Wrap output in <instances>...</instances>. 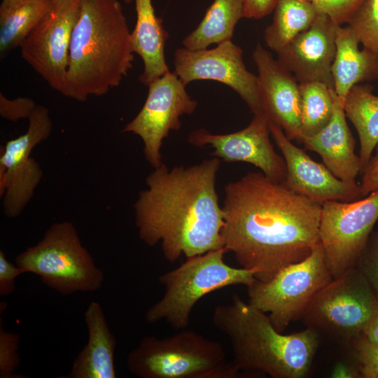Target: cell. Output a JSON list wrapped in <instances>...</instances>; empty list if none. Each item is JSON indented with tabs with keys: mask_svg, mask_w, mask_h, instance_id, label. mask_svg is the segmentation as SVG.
Instances as JSON below:
<instances>
[{
	"mask_svg": "<svg viewBox=\"0 0 378 378\" xmlns=\"http://www.w3.org/2000/svg\"><path fill=\"white\" fill-rule=\"evenodd\" d=\"M221 205L223 246L257 280L271 279L319 244L322 204L261 172L227 183Z\"/></svg>",
	"mask_w": 378,
	"mask_h": 378,
	"instance_id": "1",
	"label": "cell"
},
{
	"mask_svg": "<svg viewBox=\"0 0 378 378\" xmlns=\"http://www.w3.org/2000/svg\"><path fill=\"white\" fill-rule=\"evenodd\" d=\"M221 160L213 156L190 166L162 163L147 176L133 204L135 225L148 246L160 243L174 262L223 246V212L216 190Z\"/></svg>",
	"mask_w": 378,
	"mask_h": 378,
	"instance_id": "2",
	"label": "cell"
},
{
	"mask_svg": "<svg viewBox=\"0 0 378 378\" xmlns=\"http://www.w3.org/2000/svg\"><path fill=\"white\" fill-rule=\"evenodd\" d=\"M131 31L118 0H81L64 96L80 102L120 85L132 68Z\"/></svg>",
	"mask_w": 378,
	"mask_h": 378,
	"instance_id": "3",
	"label": "cell"
},
{
	"mask_svg": "<svg viewBox=\"0 0 378 378\" xmlns=\"http://www.w3.org/2000/svg\"><path fill=\"white\" fill-rule=\"evenodd\" d=\"M214 326L229 340L232 363L239 371L256 372L272 378H302L312 365L321 337L314 330L284 335L267 314L238 295L214 310Z\"/></svg>",
	"mask_w": 378,
	"mask_h": 378,
	"instance_id": "4",
	"label": "cell"
},
{
	"mask_svg": "<svg viewBox=\"0 0 378 378\" xmlns=\"http://www.w3.org/2000/svg\"><path fill=\"white\" fill-rule=\"evenodd\" d=\"M127 366L140 378H234L240 372L219 342L185 329L164 338L144 337L128 354Z\"/></svg>",
	"mask_w": 378,
	"mask_h": 378,
	"instance_id": "5",
	"label": "cell"
},
{
	"mask_svg": "<svg viewBox=\"0 0 378 378\" xmlns=\"http://www.w3.org/2000/svg\"><path fill=\"white\" fill-rule=\"evenodd\" d=\"M224 247L187 258L178 267L164 273L159 282L164 292L147 310L148 323L164 321L176 330L186 329L197 302L206 295L223 288L244 285L255 281V271L228 265L224 260Z\"/></svg>",
	"mask_w": 378,
	"mask_h": 378,
	"instance_id": "6",
	"label": "cell"
},
{
	"mask_svg": "<svg viewBox=\"0 0 378 378\" xmlns=\"http://www.w3.org/2000/svg\"><path fill=\"white\" fill-rule=\"evenodd\" d=\"M15 264L62 295L97 291L104 281V272L67 220L52 223L37 244L16 256Z\"/></svg>",
	"mask_w": 378,
	"mask_h": 378,
	"instance_id": "7",
	"label": "cell"
},
{
	"mask_svg": "<svg viewBox=\"0 0 378 378\" xmlns=\"http://www.w3.org/2000/svg\"><path fill=\"white\" fill-rule=\"evenodd\" d=\"M378 316V298L362 273L352 267L316 295L302 319L307 328L349 345Z\"/></svg>",
	"mask_w": 378,
	"mask_h": 378,
	"instance_id": "8",
	"label": "cell"
},
{
	"mask_svg": "<svg viewBox=\"0 0 378 378\" xmlns=\"http://www.w3.org/2000/svg\"><path fill=\"white\" fill-rule=\"evenodd\" d=\"M332 279L319 242L306 258L285 267L271 279H255L247 287L248 302L267 314L282 332L290 323L302 318L316 295Z\"/></svg>",
	"mask_w": 378,
	"mask_h": 378,
	"instance_id": "9",
	"label": "cell"
},
{
	"mask_svg": "<svg viewBox=\"0 0 378 378\" xmlns=\"http://www.w3.org/2000/svg\"><path fill=\"white\" fill-rule=\"evenodd\" d=\"M378 223V189L361 200L322 204L319 242L332 278L354 267Z\"/></svg>",
	"mask_w": 378,
	"mask_h": 378,
	"instance_id": "10",
	"label": "cell"
},
{
	"mask_svg": "<svg viewBox=\"0 0 378 378\" xmlns=\"http://www.w3.org/2000/svg\"><path fill=\"white\" fill-rule=\"evenodd\" d=\"M28 121L24 134L1 146L0 197L4 214L8 218L19 216L33 197L43 171L31 153L52 130L49 110L43 106L36 105Z\"/></svg>",
	"mask_w": 378,
	"mask_h": 378,
	"instance_id": "11",
	"label": "cell"
},
{
	"mask_svg": "<svg viewBox=\"0 0 378 378\" xmlns=\"http://www.w3.org/2000/svg\"><path fill=\"white\" fill-rule=\"evenodd\" d=\"M186 87L174 71H169L154 80L148 85L142 108L121 131L141 139L145 159L153 168L163 163V141L171 131L181 127L180 118L192 114L197 107V102L188 94Z\"/></svg>",
	"mask_w": 378,
	"mask_h": 378,
	"instance_id": "12",
	"label": "cell"
},
{
	"mask_svg": "<svg viewBox=\"0 0 378 378\" xmlns=\"http://www.w3.org/2000/svg\"><path fill=\"white\" fill-rule=\"evenodd\" d=\"M80 3L81 0H52L48 12L20 47L22 59L63 95L70 42Z\"/></svg>",
	"mask_w": 378,
	"mask_h": 378,
	"instance_id": "13",
	"label": "cell"
},
{
	"mask_svg": "<svg viewBox=\"0 0 378 378\" xmlns=\"http://www.w3.org/2000/svg\"><path fill=\"white\" fill-rule=\"evenodd\" d=\"M174 72L185 84L201 80L221 83L237 92L253 115H266L258 77L249 71L243 60L241 48L227 41L211 49H176Z\"/></svg>",
	"mask_w": 378,
	"mask_h": 378,
	"instance_id": "14",
	"label": "cell"
},
{
	"mask_svg": "<svg viewBox=\"0 0 378 378\" xmlns=\"http://www.w3.org/2000/svg\"><path fill=\"white\" fill-rule=\"evenodd\" d=\"M268 118L253 115L244 129L227 134H215L204 128L191 132L188 142L197 147L209 146L211 155L226 162H242L260 169L267 177L282 183L286 174V162L274 150L270 140Z\"/></svg>",
	"mask_w": 378,
	"mask_h": 378,
	"instance_id": "15",
	"label": "cell"
},
{
	"mask_svg": "<svg viewBox=\"0 0 378 378\" xmlns=\"http://www.w3.org/2000/svg\"><path fill=\"white\" fill-rule=\"evenodd\" d=\"M268 125L271 136L286 162V174L282 182L285 186L321 204L361 197L358 183L339 179L323 163L312 160L303 149L294 145L281 127L270 121Z\"/></svg>",
	"mask_w": 378,
	"mask_h": 378,
	"instance_id": "16",
	"label": "cell"
},
{
	"mask_svg": "<svg viewBox=\"0 0 378 378\" xmlns=\"http://www.w3.org/2000/svg\"><path fill=\"white\" fill-rule=\"evenodd\" d=\"M252 57L268 121L281 127L290 140H298L302 108L300 83L260 43L256 45Z\"/></svg>",
	"mask_w": 378,
	"mask_h": 378,
	"instance_id": "17",
	"label": "cell"
},
{
	"mask_svg": "<svg viewBox=\"0 0 378 378\" xmlns=\"http://www.w3.org/2000/svg\"><path fill=\"white\" fill-rule=\"evenodd\" d=\"M338 25L327 15L318 13L308 29L276 53L277 60L300 83L319 82L334 90L332 65Z\"/></svg>",
	"mask_w": 378,
	"mask_h": 378,
	"instance_id": "18",
	"label": "cell"
},
{
	"mask_svg": "<svg viewBox=\"0 0 378 378\" xmlns=\"http://www.w3.org/2000/svg\"><path fill=\"white\" fill-rule=\"evenodd\" d=\"M300 141L306 149L318 153L337 178L356 183V177L362 172V163L355 153L356 140L346 123L344 104L337 95L330 122L316 134Z\"/></svg>",
	"mask_w": 378,
	"mask_h": 378,
	"instance_id": "19",
	"label": "cell"
},
{
	"mask_svg": "<svg viewBox=\"0 0 378 378\" xmlns=\"http://www.w3.org/2000/svg\"><path fill=\"white\" fill-rule=\"evenodd\" d=\"M88 339L74 359L68 378H115L116 340L101 304L91 302L84 314Z\"/></svg>",
	"mask_w": 378,
	"mask_h": 378,
	"instance_id": "20",
	"label": "cell"
},
{
	"mask_svg": "<svg viewBox=\"0 0 378 378\" xmlns=\"http://www.w3.org/2000/svg\"><path fill=\"white\" fill-rule=\"evenodd\" d=\"M359 44L351 27L338 25L332 76L335 92L343 104L352 87L378 79L377 59L366 49L360 50Z\"/></svg>",
	"mask_w": 378,
	"mask_h": 378,
	"instance_id": "21",
	"label": "cell"
},
{
	"mask_svg": "<svg viewBox=\"0 0 378 378\" xmlns=\"http://www.w3.org/2000/svg\"><path fill=\"white\" fill-rule=\"evenodd\" d=\"M136 21L131 31L134 53L141 58L144 70L139 81L148 85L169 71L164 56L168 33L156 17L151 0H134Z\"/></svg>",
	"mask_w": 378,
	"mask_h": 378,
	"instance_id": "22",
	"label": "cell"
},
{
	"mask_svg": "<svg viewBox=\"0 0 378 378\" xmlns=\"http://www.w3.org/2000/svg\"><path fill=\"white\" fill-rule=\"evenodd\" d=\"M52 0H2L0 5V56L20 48L48 12Z\"/></svg>",
	"mask_w": 378,
	"mask_h": 378,
	"instance_id": "23",
	"label": "cell"
},
{
	"mask_svg": "<svg viewBox=\"0 0 378 378\" xmlns=\"http://www.w3.org/2000/svg\"><path fill=\"white\" fill-rule=\"evenodd\" d=\"M373 90L372 85H356L344 102L346 118L354 125L359 137L362 170L378 143V96Z\"/></svg>",
	"mask_w": 378,
	"mask_h": 378,
	"instance_id": "24",
	"label": "cell"
},
{
	"mask_svg": "<svg viewBox=\"0 0 378 378\" xmlns=\"http://www.w3.org/2000/svg\"><path fill=\"white\" fill-rule=\"evenodd\" d=\"M242 18L243 0H214L199 25L184 38L183 46L198 50L232 41L234 28Z\"/></svg>",
	"mask_w": 378,
	"mask_h": 378,
	"instance_id": "25",
	"label": "cell"
},
{
	"mask_svg": "<svg viewBox=\"0 0 378 378\" xmlns=\"http://www.w3.org/2000/svg\"><path fill=\"white\" fill-rule=\"evenodd\" d=\"M272 23L266 27V46L278 52L308 29L318 15L312 3L295 0H279Z\"/></svg>",
	"mask_w": 378,
	"mask_h": 378,
	"instance_id": "26",
	"label": "cell"
},
{
	"mask_svg": "<svg viewBox=\"0 0 378 378\" xmlns=\"http://www.w3.org/2000/svg\"><path fill=\"white\" fill-rule=\"evenodd\" d=\"M300 86L302 108L299 141L316 134L330 122L336 97L335 90L322 83H302Z\"/></svg>",
	"mask_w": 378,
	"mask_h": 378,
	"instance_id": "27",
	"label": "cell"
},
{
	"mask_svg": "<svg viewBox=\"0 0 378 378\" xmlns=\"http://www.w3.org/2000/svg\"><path fill=\"white\" fill-rule=\"evenodd\" d=\"M347 24L355 32L363 48L378 60V0H363Z\"/></svg>",
	"mask_w": 378,
	"mask_h": 378,
	"instance_id": "28",
	"label": "cell"
},
{
	"mask_svg": "<svg viewBox=\"0 0 378 378\" xmlns=\"http://www.w3.org/2000/svg\"><path fill=\"white\" fill-rule=\"evenodd\" d=\"M0 321V377H25V376L15 373L20 364V358L18 351L20 335L6 331L2 323V318Z\"/></svg>",
	"mask_w": 378,
	"mask_h": 378,
	"instance_id": "29",
	"label": "cell"
},
{
	"mask_svg": "<svg viewBox=\"0 0 378 378\" xmlns=\"http://www.w3.org/2000/svg\"><path fill=\"white\" fill-rule=\"evenodd\" d=\"M358 364L359 377L378 378V346L364 335L354 339L349 344Z\"/></svg>",
	"mask_w": 378,
	"mask_h": 378,
	"instance_id": "30",
	"label": "cell"
},
{
	"mask_svg": "<svg viewBox=\"0 0 378 378\" xmlns=\"http://www.w3.org/2000/svg\"><path fill=\"white\" fill-rule=\"evenodd\" d=\"M355 267L364 276L378 298V225L372 232Z\"/></svg>",
	"mask_w": 378,
	"mask_h": 378,
	"instance_id": "31",
	"label": "cell"
},
{
	"mask_svg": "<svg viewBox=\"0 0 378 378\" xmlns=\"http://www.w3.org/2000/svg\"><path fill=\"white\" fill-rule=\"evenodd\" d=\"M363 0H313L318 13L329 16L336 24L348 23Z\"/></svg>",
	"mask_w": 378,
	"mask_h": 378,
	"instance_id": "32",
	"label": "cell"
},
{
	"mask_svg": "<svg viewBox=\"0 0 378 378\" xmlns=\"http://www.w3.org/2000/svg\"><path fill=\"white\" fill-rule=\"evenodd\" d=\"M36 104L29 97H18L13 99L6 98L0 93V115L11 122L29 118Z\"/></svg>",
	"mask_w": 378,
	"mask_h": 378,
	"instance_id": "33",
	"label": "cell"
},
{
	"mask_svg": "<svg viewBox=\"0 0 378 378\" xmlns=\"http://www.w3.org/2000/svg\"><path fill=\"white\" fill-rule=\"evenodd\" d=\"M23 270L10 262L4 251L0 250V295L7 296L15 290V279L24 274Z\"/></svg>",
	"mask_w": 378,
	"mask_h": 378,
	"instance_id": "34",
	"label": "cell"
},
{
	"mask_svg": "<svg viewBox=\"0 0 378 378\" xmlns=\"http://www.w3.org/2000/svg\"><path fill=\"white\" fill-rule=\"evenodd\" d=\"M360 196L364 197L378 189V143L367 165L362 170Z\"/></svg>",
	"mask_w": 378,
	"mask_h": 378,
	"instance_id": "35",
	"label": "cell"
},
{
	"mask_svg": "<svg viewBox=\"0 0 378 378\" xmlns=\"http://www.w3.org/2000/svg\"><path fill=\"white\" fill-rule=\"evenodd\" d=\"M279 0H243L244 18L261 19L274 11Z\"/></svg>",
	"mask_w": 378,
	"mask_h": 378,
	"instance_id": "36",
	"label": "cell"
},
{
	"mask_svg": "<svg viewBox=\"0 0 378 378\" xmlns=\"http://www.w3.org/2000/svg\"><path fill=\"white\" fill-rule=\"evenodd\" d=\"M363 335L371 343L378 346V316L372 321Z\"/></svg>",
	"mask_w": 378,
	"mask_h": 378,
	"instance_id": "37",
	"label": "cell"
},
{
	"mask_svg": "<svg viewBox=\"0 0 378 378\" xmlns=\"http://www.w3.org/2000/svg\"><path fill=\"white\" fill-rule=\"evenodd\" d=\"M300 2H308V3H312L313 0H295Z\"/></svg>",
	"mask_w": 378,
	"mask_h": 378,
	"instance_id": "38",
	"label": "cell"
},
{
	"mask_svg": "<svg viewBox=\"0 0 378 378\" xmlns=\"http://www.w3.org/2000/svg\"><path fill=\"white\" fill-rule=\"evenodd\" d=\"M123 1H124L125 3H127V4H130V3H131V2H132V1H134V0H123Z\"/></svg>",
	"mask_w": 378,
	"mask_h": 378,
	"instance_id": "39",
	"label": "cell"
}]
</instances>
